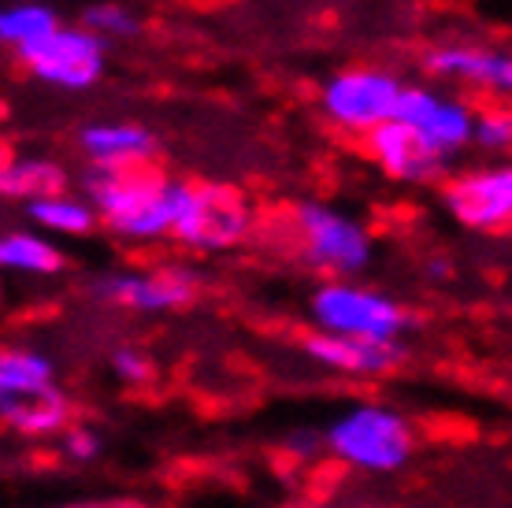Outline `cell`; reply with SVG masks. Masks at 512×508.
<instances>
[{
	"label": "cell",
	"instance_id": "obj_1",
	"mask_svg": "<svg viewBox=\"0 0 512 508\" xmlns=\"http://www.w3.org/2000/svg\"><path fill=\"white\" fill-rule=\"evenodd\" d=\"M82 190L93 201L101 223L123 242H156L171 234L167 212V178L149 167L116 171V167L90 164L82 171Z\"/></svg>",
	"mask_w": 512,
	"mask_h": 508
},
{
	"label": "cell",
	"instance_id": "obj_2",
	"mask_svg": "<svg viewBox=\"0 0 512 508\" xmlns=\"http://www.w3.org/2000/svg\"><path fill=\"white\" fill-rule=\"evenodd\" d=\"M167 212H171V238L201 253L231 249L245 242L253 227L249 204L231 186H212V182L197 186L167 178Z\"/></svg>",
	"mask_w": 512,
	"mask_h": 508
},
{
	"label": "cell",
	"instance_id": "obj_3",
	"mask_svg": "<svg viewBox=\"0 0 512 508\" xmlns=\"http://www.w3.org/2000/svg\"><path fill=\"white\" fill-rule=\"evenodd\" d=\"M401 93V78L383 67H349L320 86V112L334 130L364 141L394 119Z\"/></svg>",
	"mask_w": 512,
	"mask_h": 508
},
{
	"label": "cell",
	"instance_id": "obj_4",
	"mask_svg": "<svg viewBox=\"0 0 512 508\" xmlns=\"http://www.w3.org/2000/svg\"><path fill=\"white\" fill-rule=\"evenodd\" d=\"M312 319L323 334H342V338H364V342H394L401 331H409L412 316L368 286H353L346 279L323 282L312 293Z\"/></svg>",
	"mask_w": 512,
	"mask_h": 508
},
{
	"label": "cell",
	"instance_id": "obj_5",
	"mask_svg": "<svg viewBox=\"0 0 512 508\" xmlns=\"http://www.w3.org/2000/svg\"><path fill=\"white\" fill-rule=\"evenodd\" d=\"M294 230L308 264H316L327 275L349 279L372 264V234L360 227L349 212H338L331 204L305 201L297 204Z\"/></svg>",
	"mask_w": 512,
	"mask_h": 508
},
{
	"label": "cell",
	"instance_id": "obj_6",
	"mask_svg": "<svg viewBox=\"0 0 512 508\" xmlns=\"http://www.w3.org/2000/svg\"><path fill=\"white\" fill-rule=\"evenodd\" d=\"M331 449L364 471H394L412 457V431L390 408H353L331 427Z\"/></svg>",
	"mask_w": 512,
	"mask_h": 508
},
{
	"label": "cell",
	"instance_id": "obj_7",
	"mask_svg": "<svg viewBox=\"0 0 512 508\" xmlns=\"http://www.w3.org/2000/svg\"><path fill=\"white\" fill-rule=\"evenodd\" d=\"M104 45L86 26H60L38 45H26L15 52L19 67H26L38 82H49L56 89H90L104 75Z\"/></svg>",
	"mask_w": 512,
	"mask_h": 508
},
{
	"label": "cell",
	"instance_id": "obj_8",
	"mask_svg": "<svg viewBox=\"0 0 512 508\" xmlns=\"http://www.w3.org/2000/svg\"><path fill=\"white\" fill-rule=\"evenodd\" d=\"M442 208L468 230L512 227V160L475 167L442 182Z\"/></svg>",
	"mask_w": 512,
	"mask_h": 508
},
{
	"label": "cell",
	"instance_id": "obj_9",
	"mask_svg": "<svg viewBox=\"0 0 512 508\" xmlns=\"http://www.w3.org/2000/svg\"><path fill=\"white\" fill-rule=\"evenodd\" d=\"M397 123L420 134L438 156H453L475 145V108L461 97H449L431 86H405L397 101Z\"/></svg>",
	"mask_w": 512,
	"mask_h": 508
},
{
	"label": "cell",
	"instance_id": "obj_10",
	"mask_svg": "<svg viewBox=\"0 0 512 508\" xmlns=\"http://www.w3.org/2000/svg\"><path fill=\"white\" fill-rule=\"evenodd\" d=\"M97 293L130 312H171V308H186L197 297V279L186 267L119 271L97 282Z\"/></svg>",
	"mask_w": 512,
	"mask_h": 508
},
{
	"label": "cell",
	"instance_id": "obj_11",
	"mask_svg": "<svg viewBox=\"0 0 512 508\" xmlns=\"http://www.w3.org/2000/svg\"><path fill=\"white\" fill-rule=\"evenodd\" d=\"M364 153L372 156L375 167L394 182H409V186H427L446 175V156H438L427 141L405 123H383L364 138Z\"/></svg>",
	"mask_w": 512,
	"mask_h": 508
},
{
	"label": "cell",
	"instance_id": "obj_12",
	"mask_svg": "<svg viewBox=\"0 0 512 508\" xmlns=\"http://www.w3.org/2000/svg\"><path fill=\"white\" fill-rule=\"evenodd\" d=\"M78 149L97 167L134 171V167L153 164L160 141L141 123H90L78 130Z\"/></svg>",
	"mask_w": 512,
	"mask_h": 508
},
{
	"label": "cell",
	"instance_id": "obj_13",
	"mask_svg": "<svg viewBox=\"0 0 512 508\" xmlns=\"http://www.w3.org/2000/svg\"><path fill=\"white\" fill-rule=\"evenodd\" d=\"M423 67L438 78H457L468 86L494 89L501 97H512V56L475 45H438L423 56Z\"/></svg>",
	"mask_w": 512,
	"mask_h": 508
},
{
	"label": "cell",
	"instance_id": "obj_14",
	"mask_svg": "<svg viewBox=\"0 0 512 508\" xmlns=\"http://www.w3.org/2000/svg\"><path fill=\"white\" fill-rule=\"evenodd\" d=\"M305 353L334 371L349 375H383L397 368L405 353L394 342H364V338H342V334H312L305 338Z\"/></svg>",
	"mask_w": 512,
	"mask_h": 508
},
{
	"label": "cell",
	"instance_id": "obj_15",
	"mask_svg": "<svg viewBox=\"0 0 512 508\" xmlns=\"http://www.w3.org/2000/svg\"><path fill=\"white\" fill-rule=\"evenodd\" d=\"M67 190V171L52 160H41V156H19V160H8L0 167V193L8 201L26 204L45 201V197H60Z\"/></svg>",
	"mask_w": 512,
	"mask_h": 508
},
{
	"label": "cell",
	"instance_id": "obj_16",
	"mask_svg": "<svg viewBox=\"0 0 512 508\" xmlns=\"http://www.w3.org/2000/svg\"><path fill=\"white\" fill-rule=\"evenodd\" d=\"M60 30V19L45 0H12L0 8V41L12 52L38 45Z\"/></svg>",
	"mask_w": 512,
	"mask_h": 508
},
{
	"label": "cell",
	"instance_id": "obj_17",
	"mask_svg": "<svg viewBox=\"0 0 512 508\" xmlns=\"http://www.w3.org/2000/svg\"><path fill=\"white\" fill-rule=\"evenodd\" d=\"M23 212H26V219H34L41 230H49V234H71V238H82V234H90V230L101 223L93 201H82V197H71V193L26 204Z\"/></svg>",
	"mask_w": 512,
	"mask_h": 508
},
{
	"label": "cell",
	"instance_id": "obj_18",
	"mask_svg": "<svg viewBox=\"0 0 512 508\" xmlns=\"http://www.w3.org/2000/svg\"><path fill=\"white\" fill-rule=\"evenodd\" d=\"M0 264L19 275H56L64 267V253L34 230H8L0 238Z\"/></svg>",
	"mask_w": 512,
	"mask_h": 508
},
{
	"label": "cell",
	"instance_id": "obj_19",
	"mask_svg": "<svg viewBox=\"0 0 512 508\" xmlns=\"http://www.w3.org/2000/svg\"><path fill=\"white\" fill-rule=\"evenodd\" d=\"M71 416L67 401L56 390L49 394H34V397H4V420L8 427L23 434H52L60 431Z\"/></svg>",
	"mask_w": 512,
	"mask_h": 508
},
{
	"label": "cell",
	"instance_id": "obj_20",
	"mask_svg": "<svg viewBox=\"0 0 512 508\" xmlns=\"http://www.w3.org/2000/svg\"><path fill=\"white\" fill-rule=\"evenodd\" d=\"M52 390V364L38 353L8 349L0 356V394L4 397H34Z\"/></svg>",
	"mask_w": 512,
	"mask_h": 508
},
{
	"label": "cell",
	"instance_id": "obj_21",
	"mask_svg": "<svg viewBox=\"0 0 512 508\" xmlns=\"http://www.w3.org/2000/svg\"><path fill=\"white\" fill-rule=\"evenodd\" d=\"M82 26L97 34L101 41H123V38H134L141 30V19L134 8L127 4H116V0H101V4H90L86 12H82Z\"/></svg>",
	"mask_w": 512,
	"mask_h": 508
},
{
	"label": "cell",
	"instance_id": "obj_22",
	"mask_svg": "<svg viewBox=\"0 0 512 508\" xmlns=\"http://www.w3.org/2000/svg\"><path fill=\"white\" fill-rule=\"evenodd\" d=\"M475 145L487 153H512V108L494 104L475 112Z\"/></svg>",
	"mask_w": 512,
	"mask_h": 508
},
{
	"label": "cell",
	"instance_id": "obj_23",
	"mask_svg": "<svg viewBox=\"0 0 512 508\" xmlns=\"http://www.w3.org/2000/svg\"><path fill=\"white\" fill-rule=\"evenodd\" d=\"M112 368H116L119 379L134 382V386L153 379V364H149L145 353H138V349H116V353H112Z\"/></svg>",
	"mask_w": 512,
	"mask_h": 508
},
{
	"label": "cell",
	"instance_id": "obj_24",
	"mask_svg": "<svg viewBox=\"0 0 512 508\" xmlns=\"http://www.w3.org/2000/svg\"><path fill=\"white\" fill-rule=\"evenodd\" d=\"M67 457H75V460L97 457V438H93L90 431H71L67 434Z\"/></svg>",
	"mask_w": 512,
	"mask_h": 508
},
{
	"label": "cell",
	"instance_id": "obj_25",
	"mask_svg": "<svg viewBox=\"0 0 512 508\" xmlns=\"http://www.w3.org/2000/svg\"><path fill=\"white\" fill-rule=\"evenodd\" d=\"M119 508H145V505H119Z\"/></svg>",
	"mask_w": 512,
	"mask_h": 508
},
{
	"label": "cell",
	"instance_id": "obj_26",
	"mask_svg": "<svg viewBox=\"0 0 512 508\" xmlns=\"http://www.w3.org/2000/svg\"><path fill=\"white\" fill-rule=\"evenodd\" d=\"M90 508H101V505H90Z\"/></svg>",
	"mask_w": 512,
	"mask_h": 508
}]
</instances>
